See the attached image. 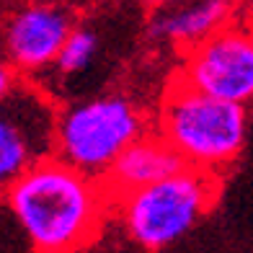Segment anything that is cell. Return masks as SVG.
I'll return each instance as SVG.
<instances>
[{
	"instance_id": "cell-1",
	"label": "cell",
	"mask_w": 253,
	"mask_h": 253,
	"mask_svg": "<svg viewBox=\"0 0 253 253\" xmlns=\"http://www.w3.org/2000/svg\"><path fill=\"white\" fill-rule=\"evenodd\" d=\"M5 207L34 253H80L101 233L111 199L98 178L52 155L8 183Z\"/></svg>"
},
{
	"instance_id": "cell-2",
	"label": "cell",
	"mask_w": 253,
	"mask_h": 253,
	"mask_svg": "<svg viewBox=\"0 0 253 253\" xmlns=\"http://www.w3.org/2000/svg\"><path fill=\"white\" fill-rule=\"evenodd\" d=\"M158 132L186 166L214 173L243 150L248 111L246 103L202 93L173 78L158 109Z\"/></svg>"
},
{
	"instance_id": "cell-3",
	"label": "cell",
	"mask_w": 253,
	"mask_h": 253,
	"mask_svg": "<svg viewBox=\"0 0 253 253\" xmlns=\"http://www.w3.org/2000/svg\"><path fill=\"white\" fill-rule=\"evenodd\" d=\"M217 197L212 170L186 166L145 189L111 202L124 233L145 251H163L197 225Z\"/></svg>"
},
{
	"instance_id": "cell-4",
	"label": "cell",
	"mask_w": 253,
	"mask_h": 253,
	"mask_svg": "<svg viewBox=\"0 0 253 253\" xmlns=\"http://www.w3.org/2000/svg\"><path fill=\"white\" fill-rule=\"evenodd\" d=\"M145 111L122 93L67 103L57 111L54 155L90 178H103L114 160L145 134Z\"/></svg>"
},
{
	"instance_id": "cell-5",
	"label": "cell",
	"mask_w": 253,
	"mask_h": 253,
	"mask_svg": "<svg viewBox=\"0 0 253 253\" xmlns=\"http://www.w3.org/2000/svg\"><path fill=\"white\" fill-rule=\"evenodd\" d=\"M176 80L225 101L253 98V29L227 24L186 49Z\"/></svg>"
},
{
	"instance_id": "cell-6",
	"label": "cell",
	"mask_w": 253,
	"mask_h": 253,
	"mask_svg": "<svg viewBox=\"0 0 253 253\" xmlns=\"http://www.w3.org/2000/svg\"><path fill=\"white\" fill-rule=\"evenodd\" d=\"M54 124L57 114L29 78L3 93L0 114V181L8 186L13 178L54 155Z\"/></svg>"
},
{
	"instance_id": "cell-7",
	"label": "cell",
	"mask_w": 253,
	"mask_h": 253,
	"mask_svg": "<svg viewBox=\"0 0 253 253\" xmlns=\"http://www.w3.org/2000/svg\"><path fill=\"white\" fill-rule=\"evenodd\" d=\"M75 31L73 8L62 0H21L3 21V54L21 78L54 65L67 37Z\"/></svg>"
},
{
	"instance_id": "cell-8",
	"label": "cell",
	"mask_w": 253,
	"mask_h": 253,
	"mask_svg": "<svg viewBox=\"0 0 253 253\" xmlns=\"http://www.w3.org/2000/svg\"><path fill=\"white\" fill-rule=\"evenodd\" d=\"M181 168H186V163L173 150V145L160 132H155V134L145 132L140 140H134L114 160V166L98 181L106 189L109 199L114 202V199H122L137 189H145L150 183H158L168 176H173Z\"/></svg>"
},
{
	"instance_id": "cell-9",
	"label": "cell",
	"mask_w": 253,
	"mask_h": 253,
	"mask_svg": "<svg viewBox=\"0 0 253 253\" xmlns=\"http://www.w3.org/2000/svg\"><path fill=\"white\" fill-rule=\"evenodd\" d=\"M230 16L233 0H181L176 5L155 10L150 18V37L191 49L194 44L227 26Z\"/></svg>"
},
{
	"instance_id": "cell-10",
	"label": "cell",
	"mask_w": 253,
	"mask_h": 253,
	"mask_svg": "<svg viewBox=\"0 0 253 253\" xmlns=\"http://www.w3.org/2000/svg\"><path fill=\"white\" fill-rule=\"evenodd\" d=\"M98 52V37L93 29L75 26V31L67 37L65 47L60 49L54 60V73L62 78H73L88 70V65L93 62V57Z\"/></svg>"
},
{
	"instance_id": "cell-11",
	"label": "cell",
	"mask_w": 253,
	"mask_h": 253,
	"mask_svg": "<svg viewBox=\"0 0 253 253\" xmlns=\"http://www.w3.org/2000/svg\"><path fill=\"white\" fill-rule=\"evenodd\" d=\"M142 5H147V8H153V10H160V8H168V5H176V3H181V0H140Z\"/></svg>"
}]
</instances>
